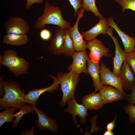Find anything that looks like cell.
Here are the masks:
<instances>
[{
	"label": "cell",
	"mask_w": 135,
	"mask_h": 135,
	"mask_svg": "<svg viewBox=\"0 0 135 135\" xmlns=\"http://www.w3.org/2000/svg\"><path fill=\"white\" fill-rule=\"evenodd\" d=\"M87 48L90 51V59L94 63L99 62L103 56L110 57L112 56L108 53L110 50L105 47L102 41L96 38L88 41Z\"/></svg>",
	"instance_id": "obj_8"
},
{
	"label": "cell",
	"mask_w": 135,
	"mask_h": 135,
	"mask_svg": "<svg viewBox=\"0 0 135 135\" xmlns=\"http://www.w3.org/2000/svg\"><path fill=\"white\" fill-rule=\"evenodd\" d=\"M100 77L102 85L113 86L121 92L125 93L118 76L112 72L102 61L101 62L100 66Z\"/></svg>",
	"instance_id": "obj_10"
},
{
	"label": "cell",
	"mask_w": 135,
	"mask_h": 135,
	"mask_svg": "<svg viewBox=\"0 0 135 135\" xmlns=\"http://www.w3.org/2000/svg\"><path fill=\"white\" fill-rule=\"evenodd\" d=\"M43 2L44 0H26L25 8L26 9L28 10L33 4L36 3L41 4Z\"/></svg>",
	"instance_id": "obj_31"
},
{
	"label": "cell",
	"mask_w": 135,
	"mask_h": 135,
	"mask_svg": "<svg viewBox=\"0 0 135 135\" xmlns=\"http://www.w3.org/2000/svg\"><path fill=\"white\" fill-rule=\"evenodd\" d=\"M82 8L87 11H90L94 14L98 18H103L102 14L99 12L96 5V0H82Z\"/></svg>",
	"instance_id": "obj_25"
},
{
	"label": "cell",
	"mask_w": 135,
	"mask_h": 135,
	"mask_svg": "<svg viewBox=\"0 0 135 135\" xmlns=\"http://www.w3.org/2000/svg\"><path fill=\"white\" fill-rule=\"evenodd\" d=\"M0 56V64L6 66L16 76L28 74L29 62L24 58L18 57L16 51L6 49Z\"/></svg>",
	"instance_id": "obj_3"
},
{
	"label": "cell",
	"mask_w": 135,
	"mask_h": 135,
	"mask_svg": "<svg viewBox=\"0 0 135 135\" xmlns=\"http://www.w3.org/2000/svg\"><path fill=\"white\" fill-rule=\"evenodd\" d=\"M29 41L27 35L14 33H6L4 36L3 44L16 46L27 44Z\"/></svg>",
	"instance_id": "obj_21"
},
{
	"label": "cell",
	"mask_w": 135,
	"mask_h": 135,
	"mask_svg": "<svg viewBox=\"0 0 135 135\" xmlns=\"http://www.w3.org/2000/svg\"><path fill=\"white\" fill-rule=\"evenodd\" d=\"M82 102L88 110H98L103 107L104 104L99 93L94 92L84 96Z\"/></svg>",
	"instance_id": "obj_20"
},
{
	"label": "cell",
	"mask_w": 135,
	"mask_h": 135,
	"mask_svg": "<svg viewBox=\"0 0 135 135\" xmlns=\"http://www.w3.org/2000/svg\"><path fill=\"white\" fill-rule=\"evenodd\" d=\"M62 92V100L58 104L60 107L66 106L68 101L74 96L76 86L80 79L79 74L69 71L67 73L60 72L56 74Z\"/></svg>",
	"instance_id": "obj_4"
},
{
	"label": "cell",
	"mask_w": 135,
	"mask_h": 135,
	"mask_svg": "<svg viewBox=\"0 0 135 135\" xmlns=\"http://www.w3.org/2000/svg\"><path fill=\"white\" fill-rule=\"evenodd\" d=\"M87 72L93 80V86L96 93L102 88V84L100 77V66L99 62L94 63L89 59L87 61Z\"/></svg>",
	"instance_id": "obj_19"
},
{
	"label": "cell",
	"mask_w": 135,
	"mask_h": 135,
	"mask_svg": "<svg viewBox=\"0 0 135 135\" xmlns=\"http://www.w3.org/2000/svg\"><path fill=\"white\" fill-rule=\"evenodd\" d=\"M113 28L110 26L106 31V34L110 37L115 46V52L114 57L112 58L113 68L112 72L118 76L124 62L126 60V53L121 48L117 38L113 35Z\"/></svg>",
	"instance_id": "obj_9"
},
{
	"label": "cell",
	"mask_w": 135,
	"mask_h": 135,
	"mask_svg": "<svg viewBox=\"0 0 135 135\" xmlns=\"http://www.w3.org/2000/svg\"><path fill=\"white\" fill-rule=\"evenodd\" d=\"M114 133L112 130H107L104 133L103 135H113Z\"/></svg>",
	"instance_id": "obj_35"
},
{
	"label": "cell",
	"mask_w": 135,
	"mask_h": 135,
	"mask_svg": "<svg viewBox=\"0 0 135 135\" xmlns=\"http://www.w3.org/2000/svg\"><path fill=\"white\" fill-rule=\"evenodd\" d=\"M6 33L26 34L30 30V26L26 20L16 16H10L5 23Z\"/></svg>",
	"instance_id": "obj_7"
},
{
	"label": "cell",
	"mask_w": 135,
	"mask_h": 135,
	"mask_svg": "<svg viewBox=\"0 0 135 135\" xmlns=\"http://www.w3.org/2000/svg\"><path fill=\"white\" fill-rule=\"evenodd\" d=\"M84 11L82 8L78 11L75 24L69 28L70 35L73 41L75 50L77 52L85 51L87 48L88 41L84 40L83 37L78 29V23L80 19L84 16Z\"/></svg>",
	"instance_id": "obj_6"
},
{
	"label": "cell",
	"mask_w": 135,
	"mask_h": 135,
	"mask_svg": "<svg viewBox=\"0 0 135 135\" xmlns=\"http://www.w3.org/2000/svg\"><path fill=\"white\" fill-rule=\"evenodd\" d=\"M104 104L114 102L125 100L129 95L123 93L114 87L108 85H102L98 92Z\"/></svg>",
	"instance_id": "obj_11"
},
{
	"label": "cell",
	"mask_w": 135,
	"mask_h": 135,
	"mask_svg": "<svg viewBox=\"0 0 135 135\" xmlns=\"http://www.w3.org/2000/svg\"><path fill=\"white\" fill-rule=\"evenodd\" d=\"M18 108L11 107L6 108L5 110L0 112V127L6 122H12L15 118L13 114L16 112Z\"/></svg>",
	"instance_id": "obj_24"
},
{
	"label": "cell",
	"mask_w": 135,
	"mask_h": 135,
	"mask_svg": "<svg viewBox=\"0 0 135 135\" xmlns=\"http://www.w3.org/2000/svg\"><path fill=\"white\" fill-rule=\"evenodd\" d=\"M115 2L120 5L122 12L127 9L135 11V0H115Z\"/></svg>",
	"instance_id": "obj_26"
},
{
	"label": "cell",
	"mask_w": 135,
	"mask_h": 135,
	"mask_svg": "<svg viewBox=\"0 0 135 135\" xmlns=\"http://www.w3.org/2000/svg\"><path fill=\"white\" fill-rule=\"evenodd\" d=\"M40 36L42 40L48 41L50 40L52 36L50 31L47 28L42 29L40 32Z\"/></svg>",
	"instance_id": "obj_30"
},
{
	"label": "cell",
	"mask_w": 135,
	"mask_h": 135,
	"mask_svg": "<svg viewBox=\"0 0 135 135\" xmlns=\"http://www.w3.org/2000/svg\"><path fill=\"white\" fill-rule=\"evenodd\" d=\"M127 101L129 104H134L135 103V88L127 98Z\"/></svg>",
	"instance_id": "obj_32"
},
{
	"label": "cell",
	"mask_w": 135,
	"mask_h": 135,
	"mask_svg": "<svg viewBox=\"0 0 135 135\" xmlns=\"http://www.w3.org/2000/svg\"><path fill=\"white\" fill-rule=\"evenodd\" d=\"M123 108L129 116L130 120L132 123L135 122V105L132 104H127Z\"/></svg>",
	"instance_id": "obj_27"
},
{
	"label": "cell",
	"mask_w": 135,
	"mask_h": 135,
	"mask_svg": "<svg viewBox=\"0 0 135 135\" xmlns=\"http://www.w3.org/2000/svg\"><path fill=\"white\" fill-rule=\"evenodd\" d=\"M72 56L73 61L68 67V70L78 74L84 73L87 74L86 63L90 58L86 50L75 52Z\"/></svg>",
	"instance_id": "obj_15"
},
{
	"label": "cell",
	"mask_w": 135,
	"mask_h": 135,
	"mask_svg": "<svg viewBox=\"0 0 135 135\" xmlns=\"http://www.w3.org/2000/svg\"><path fill=\"white\" fill-rule=\"evenodd\" d=\"M118 76L123 90L132 91L135 88V74L126 60L123 63Z\"/></svg>",
	"instance_id": "obj_12"
},
{
	"label": "cell",
	"mask_w": 135,
	"mask_h": 135,
	"mask_svg": "<svg viewBox=\"0 0 135 135\" xmlns=\"http://www.w3.org/2000/svg\"><path fill=\"white\" fill-rule=\"evenodd\" d=\"M47 24L56 25L64 28L71 27L70 22L63 18L61 9L50 5L48 2L45 3L42 14L35 22L34 27L36 29L40 30Z\"/></svg>",
	"instance_id": "obj_2"
},
{
	"label": "cell",
	"mask_w": 135,
	"mask_h": 135,
	"mask_svg": "<svg viewBox=\"0 0 135 135\" xmlns=\"http://www.w3.org/2000/svg\"><path fill=\"white\" fill-rule=\"evenodd\" d=\"M3 75L1 76L0 77V96H2L4 94V90L3 84Z\"/></svg>",
	"instance_id": "obj_33"
},
{
	"label": "cell",
	"mask_w": 135,
	"mask_h": 135,
	"mask_svg": "<svg viewBox=\"0 0 135 135\" xmlns=\"http://www.w3.org/2000/svg\"><path fill=\"white\" fill-rule=\"evenodd\" d=\"M107 20L110 26L116 30L120 38L124 47V50L126 54L133 51L135 48V38L129 36L120 29L112 17L108 18Z\"/></svg>",
	"instance_id": "obj_17"
},
{
	"label": "cell",
	"mask_w": 135,
	"mask_h": 135,
	"mask_svg": "<svg viewBox=\"0 0 135 135\" xmlns=\"http://www.w3.org/2000/svg\"><path fill=\"white\" fill-rule=\"evenodd\" d=\"M72 40L70 36L69 28L66 29L65 37L62 48V54L72 56L75 53Z\"/></svg>",
	"instance_id": "obj_22"
},
{
	"label": "cell",
	"mask_w": 135,
	"mask_h": 135,
	"mask_svg": "<svg viewBox=\"0 0 135 135\" xmlns=\"http://www.w3.org/2000/svg\"><path fill=\"white\" fill-rule=\"evenodd\" d=\"M19 112L13 114L15 118L12 122V128L18 126L19 124L20 120L22 117L25 114L32 112L34 111L33 106L25 105L19 108Z\"/></svg>",
	"instance_id": "obj_23"
},
{
	"label": "cell",
	"mask_w": 135,
	"mask_h": 135,
	"mask_svg": "<svg viewBox=\"0 0 135 135\" xmlns=\"http://www.w3.org/2000/svg\"><path fill=\"white\" fill-rule=\"evenodd\" d=\"M66 29L58 26L54 31V36L50 45L48 47V51L58 56L62 54V48L65 37Z\"/></svg>",
	"instance_id": "obj_16"
},
{
	"label": "cell",
	"mask_w": 135,
	"mask_h": 135,
	"mask_svg": "<svg viewBox=\"0 0 135 135\" xmlns=\"http://www.w3.org/2000/svg\"><path fill=\"white\" fill-rule=\"evenodd\" d=\"M117 118V116H116L114 119L111 122L108 124L106 126L107 130H112L115 126V123Z\"/></svg>",
	"instance_id": "obj_34"
},
{
	"label": "cell",
	"mask_w": 135,
	"mask_h": 135,
	"mask_svg": "<svg viewBox=\"0 0 135 135\" xmlns=\"http://www.w3.org/2000/svg\"><path fill=\"white\" fill-rule=\"evenodd\" d=\"M4 94L0 98V109L14 107L19 109L26 105L25 91L20 84L15 81H3Z\"/></svg>",
	"instance_id": "obj_1"
},
{
	"label": "cell",
	"mask_w": 135,
	"mask_h": 135,
	"mask_svg": "<svg viewBox=\"0 0 135 135\" xmlns=\"http://www.w3.org/2000/svg\"><path fill=\"white\" fill-rule=\"evenodd\" d=\"M33 106L38 118L36 122V126L42 131L50 130L54 134L57 132L58 125L56 120L47 116L43 111L39 109L35 106Z\"/></svg>",
	"instance_id": "obj_13"
},
{
	"label": "cell",
	"mask_w": 135,
	"mask_h": 135,
	"mask_svg": "<svg viewBox=\"0 0 135 135\" xmlns=\"http://www.w3.org/2000/svg\"><path fill=\"white\" fill-rule=\"evenodd\" d=\"M70 2L71 5L74 10V16H76L79 9L82 8V0H68Z\"/></svg>",
	"instance_id": "obj_29"
},
{
	"label": "cell",
	"mask_w": 135,
	"mask_h": 135,
	"mask_svg": "<svg viewBox=\"0 0 135 135\" xmlns=\"http://www.w3.org/2000/svg\"><path fill=\"white\" fill-rule=\"evenodd\" d=\"M126 60L135 74V48L131 52L126 54Z\"/></svg>",
	"instance_id": "obj_28"
},
{
	"label": "cell",
	"mask_w": 135,
	"mask_h": 135,
	"mask_svg": "<svg viewBox=\"0 0 135 135\" xmlns=\"http://www.w3.org/2000/svg\"><path fill=\"white\" fill-rule=\"evenodd\" d=\"M67 104L68 107L64 111L69 112L72 115L74 124L80 129L81 132H83L80 125L78 124L77 122L76 117L77 116H78L80 118L81 124H85L88 114V109L83 104H80L77 103L74 96L69 100Z\"/></svg>",
	"instance_id": "obj_5"
},
{
	"label": "cell",
	"mask_w": 135,
	"mask_h": 135,
	"mask_svg": "<svg viewBox=\"0 0 135 135\" xmlns=\"http://www.w3.org/2000/svg\"><path fill=\"white\" fill-rule=\"evenodd\" d=\"M48 76L54 80L52 84L47 88H37L29 91L24 97V101L26 103L30 104L32 106H36L38 98L43 93L46 91L52 92L57 90L60 84L57 78L52 75H49Z\"/></svg>",
	"instance_id": "obj_14"
},
{
	"label": "cell",
	"mask_w": 135,
	"mask_h": 135,
	"mask_svg": "<svg viewBox=\"0 0 135 135\" xmlns=\"http://www.w3.org/2000/svg\"><path fill=\"white\" fill-rule=\"evenodd\" d=\"M109 27L107 18H103L100 19L97 24L88 30L82 32V34L86 40L88 41L96 38L100 34L106 35Z\"/></svg>",
	"instance_id": "obj_18"
}]
</instances>
